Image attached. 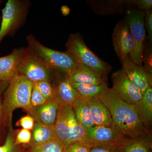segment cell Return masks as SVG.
I'll return each instance as SVG.
<instances>
[{"label":"cell","instance_id":"27","mask_svg":"<svg viewBox=\"0 0 152 152\" xmlns=\"http://www.w3.org/2000/svg\"><path fill=\"white\" fill-rule=\"evenodd\" d=\"M31 140V131L22 129L18 130L15 140L16 145L29 146Z\"/></svg>","mask_w":152,"mask_h":152},{"label":"cell","instance_id":"28","mask_svg":"<svg viewBox=\"0 0 152 152\" xmlns=\"http://www.w3.org/2000/svg\"><path fill=\"white\" fill-rule=\"evenodd\" d=\"M47 102L48 101L44 97L38 89L33 85L31 95V108L28 112L33 109L42 105Z\"/></svg>","mask_w":152,"mask_h":152},{"label":"cell","instance_id":"6","mask_svg":"<svg viewBox=\"0 0 152 152\" xmlns=\"http://www.w3.org/2000/svg\"><path fill=\"white\" fill-rule=\"evenodd\" d=\"M66 52L72 55L78 64L98 71L105 76L109 70L107 64L101 59L88 47L78 33L70 35L66 44Z\"/></svg>","mask_w":152,"mask_h":152},{"label":"cell","instance_id":"10","mask_svg":"<svg viewBox=\"0 0 152 152\" xmlns=\"http://www.w3.org/2000/svg\"><path fill=\"white\" fill-rule=\"evenodd\" d=\"M112 37L114 50L121 61L128 56L132 57L134 45L126 20L117 24Z\"/></svg>","mask_w":152,"mask_h":152},{"label":"cell","instance_id":"4","mask_svg":"<svg viewBox=\"0 0 152 152\" xmlns=\"http://www.w3.org/2000/svg\"><path fill=\"white\" fill-rule=\"evenodd\" d=\"M54 131L56 138L64 146L87 140L86 132L77 121L72 106L60 104Z\"/></svg>","mask_w":152,"mask_h":152},{"label":"cell","instance_id":"22","mask_svg":"<svg viewBox=\"0 0 152 152\" xmlns=\"http://www.w3.org/2000/svg\"><path fill=\"white\" fill-rule=\"evenodd\" d=\"M70 82L80 97L87 101L92 98H99L107 87L106 83L99 86H94Z\"/></svg>","mask_w":152,"mask_h":152},{"label":"cell","instance_id":"26","mask_svg":"<svg viewBox=\"0 0 152 152\" xmlns=\"http://www.w3.org/2000/svg\"><path fill=\"white\" fill-rule=\"evenodd\" d=\"M93 146L92 144L87 140L81 141L66 146L64 152H91Z\"/></svg>","mask_w":152,"mask_h":152},{"label":"cell","instance_id":"36","mask_svg":"<svg viewBox=\"0 0 152 152\" xmlns=\"http://www.w3.org/2000/svg\"><path fill=\"white\" fill-rule=\"evenodd\" d=\"M1 1H0V4H1Z\"/></svg>","mask_w":152,"mask_h":152},{"label":"cell","instance_id":"35","mask_svg":"<svg viewBox=\"0 0 152 152\" xmlns=\"http://www.w3.org/2000/svg\"><path fill=\"white\" fill-rule=\"evenodd\" d=\"M1 17L0 16V23H1Z\"/></svg>","mask_w":152,"mask_h":152},{"label":"cell","instance_id":"32","mask_svg":"<svg viewBox=\"0 0 152 152\" xmlns=\"http://www.w3.org/2000/svg\"><path fill=\"white\" fill-rule=\"evenodd\" d=\"M145 24L150 43L152 42V11L149 10L146 11V17Z\"/></svg>","mask_w":152,"mask_h":152},{"label":"cell","instance_id":"7","mask_svg":"<svg viewBox=\"0 0 152 152\" xmlns=\"http://www.w3.org/2000/svg\"><path fill=\"white\" fill-rule=\"evenodd\" d=\"M126 20L134 45L131 59L136 64L142 66L144 42L145 36L143 14L139 11L129 10L127 12Z\"/></svg>","mask_w":152,"mask_h":152},{"label":"cell","instance_id":"18","mask_svg":"<svg viewBox=\"0 0 152 152\" xmlns=\"http://www.w3.org/2000/svg\"><path fill=\"white\" fill-rule=\"evenodd\" d=\"M146 128L150 126L152 121V88H148L140 99L133 104Z\"/></svg>","mask_w":152,"mask_h":152},{"label":"cell","instance_id":"29","mask_svg":"<svg viewBox=\"0 0 152 152\" xmlns=\"http://www.w3.org/2000/svg\"><path fill=\"white\" fill-rule=\"evenodd\" d=\"M9 83L0 82V145L2 144V137L5 127L7 126L5 121L3 108V102L1 101V94L4 90L6 89Z\"/></svg>","mask_w":152,"mask_h":152},{"label":"cell","instance_id":"12","mask_svg":"<svg viewBox=\"0 0 152 152\" xmlns=\"http://www.w3.org/2000/svg\"><path fill=\"white\" fill-rule=\"evenodd\" d=\"M122 69L130 81L143 94L148 87H152V74L146 70L142 66L133 62L129 56L121 62Z\"/></svg>","mask_w":152,"mask_h":152},{"label":"cell","instance_id":"11","mask_svg":"<svg viewBox=\"0 0 152 152\" xmlns=\"http://www.w3.org/2000/svg\"><path fill=\"white\" fill-rule=\"evenodd\" d=\"M112 80V88L123 100L134 104L140 99L142 96L141 92L132 83L122 69L113 74Z\"/></svg>","mask_w":152,"mask_h":152},{"label":"cell","instance_id":"14","mask_svg":"<svg viewBox=\"0 0 152 152\" xmlns=\"http://www.w3.org/2000/svg\"><path fill=\"white\" fill-rule=\"evenodd\" d=\"M58 78L53 86L56 99L61 104L72 105L74 102L80 97L72 86L68 75L64 73L55 72Z\"/></svg>","mask_w":152,"mask_h":152},{"label":"cell","instance_id":"31","mask_svg":"<svg viewBox=\"0 0 152 152\" xmlns=\"http://www.w3.org/2000/svg\"><path fill=\"white\" fill-rule=\"evenodd\" d=\"M91 152H123V151L121 145H96L92 148Z\"/></svg>","mask_w":152,"mask_h":152},{"label":"cell","instance_id":"25","mask_svg":"<svg viewBox=\"0 0 152 152\" xmlns=\"http://www.w3.org/2000/svg\"><path fill=\"white\" fill-rule=\"evenodd\" d=\"M34 85L48 102L56 99L54 89L50 80L37 82Z\"/></svg>","mask_w":152,"mask_h":152},{"label":"cell","instance_id":"8","mask_svg":"<svg viewBox=\"0 0 152 152\" xmlns=\"http://www.w3.org/2000/svg\"><path fill=\"white\" fill-rule=\"evenodd\" d=\"M52 72L27 47L18 75L24 76L34 84L41 81L50 80Z\"/></svg>","mask_w":152,"mask_h":152},{"label":"cell","instance_id":"33","mask_svg":"<svg viewBox=\"0 0 152 152\" xmlns=\"http://www.w3.org/2000/svg\"><path fill=\"white\" fill-rule=\"evenodd\" d=\"M144 62V69L150 73H152L151 50H146L143 56L142 63Z\"/></svg>","mask_w":152,"mask_h":152},{"label":"cell","instance_id":"16","mask_svg":"<svg viewBox=\"0 0 152 152\" xmlns=\"http://www.w3.org/2000/svg\"><path fill=\"white\" fill-rule=\"evenodd\" d=\"M59 107V103L56 98L42 105L31 110L28 113L32 117L36 122L54 126Z\"/></svg>","mask_w":152,"mask_h":152},{"label":"cell","instance_id":"9","mask_svg":"<svg viewBox=\"0 0 152 152\" xmlns=\"http://www.w3.org/2000/svg\"><path fill=\"white\" fill-rule=\"evenodd\" d=\"M87 140L94 146H121L127 138L113 126H94L87 132Z\"/></svg>","mask_w":152,"mask_h":152},{"label":"cell","instance_id":"21","mask_svg":"<svg viewBox=\"0 0 152 152\" xmlns=\"http://www.w3.org/2000/svg\"><path fill=\"white\" fill-rule=\"evenodd\" d=\"M121 148L123 152H151V133L134 138L126 139Z\"/></svg>","mask_w":152,"mask_h":152},{"label":"cell","instance_id":"3","mask_svg":"<svg viewBox=\"0 0 152 152\" xmlns=\"http://www.w3.org/2000/svg\"><path fill=\"white\" fill-rule=\"evenodd\" d=\"M28 48L52 72L69 74L78 64L75 57L67 52L50 48L41 44L32 34L26 37Z\"/></svg>","mask_w":152,"mask_h":152},{"label":"cell","instance_id":"24","mask_svg":"<svg viewBox=\"0 0 152 152\" xmlns=\"http://www.w3.org/2000/svg\"><path fill=\"white\" fill-rule=\"evenodd\" d=\"M65 146L58 140H53L35 147L28 146L26 152H64Z\"/></svg>","mask_w":152,"mask_h":152},{"label":"cell","instance_id":"30","mask_svg":"<svg viewBox=\"0 0 152 152\" xmlns=\"http://www.w3.org/2000/svg\"><path fill=\"white\" fill-rule=\"evenodd\" d=\"M34 119L30 115H28L21 118L17 122L16 126L22 127L23 129L31 132L34 129Z\"/></svg>","mask_w":152,"mask_h":152},{"label":"cell","instance_id":"17","mask_svg":"<svg viewBox=\"0 0 152 152\" xmlns=\"http://www.w3.org/2000/svg\"><path fill=\"white\" fill-rule=\"evenodd\" d=\"M91 116L96 126H111L113 121L108 109L98 98L88 101Z\"/></svg>","mask_w":152,"mask_h":152},{"label":"cell","instance_id":"13","mask_svg":"<svg viewBox=\"0 0 152 152\" xmlns=\"http://www.w3.org/2000/svg\"><path fill=\"white\" fill-rule=\"evenodd\" d=\"M26 50L27 48L15 49L10 54L0 57V82L9 83L18 75Z\"/></svg>","mask_w":152,"mask_h":152},{"label":"cell","instance_id":"23","mask_svg":"<svg viewBox=\"0 0 152 152\" xmlns=\"http://www.w3.org/2000/svg\"><path fill=\"white\" fill-rule=\"evenodd\" d=\"M13 129H9L5 140L0 145V152H26L28 145H16Z\"/></svg>","mask_w":152,"mask_h":152},{"label":"cell","instance_id":"20","mask_svg":"<svg viewBox=\"0 0 152 152\" xmlns=\"http://www.w3.org/2000/svg\"><path fill=\"white\" fill-rule=\"evenodd\" d=\"M72 107L77 121L87 132L90 128L95 126L88 101L79 98L74 102Z\"/></svg>","mask_w":152,"mask_h":152},{"label":"cell","instance_id":"15","mask_svg":"<svg viewBox=\"0 0 152 152\" xmlns=\"http://www.w3.org/2000/svg\"><path fill=\"white\" fill-rule=\"evenodd\" d=\"M70 81L77 83L99 86L105 83L104 75L92 68L81 64L67 74Z\"/></svg>","mask_w":152,"mask_h":152},{"label":"cell","instance_id":"19","mask_svg":"<svg viewBox=\"0 0 152 152\" xmlns=\"http://www.w3.org/2000/svg\"><path fill=\"white\" fill-rule=\"evenodd\" d=\"M31 132V140L29 146L31 148L40 145L56 139L54 126H48L35 122L34 129Z\"/></svg>","mask_w":152,"mask_h":152},{"label":"cell","instance_id":"5","mask_svg":"<svg viewBox=\"0 0 152 152\" xmlns=\"http://www.w3.org/2000/svg\"><path fill=\"white\" fill-rule=\"evenodd\" d=\"M30 2L9 0L2 10L0 26V44L7 36H12L23 24L26 18Z\"/></svg>","mask_w":152,"mask_h":152},{"label":"cell","instance_id":"1","mask_svg":"<svg viewBox=\"0 0 152 152\" xmlns=\"http://www.w3.org/2000/svg\"><path fill=\"white\" fill-rule=\"evenodd\" d=\"M99 99L110 113L113 126L127 138H134L151 133L133 105L123 100L112 88L107 87Z\"/></svg>","mask_w":152,"mask_h":152},{"label":"cell","instance_id":"34","mask_svg":"<svg viewBox=\"0 0 152 152\" xmlns=\"http://www.w3.org/2000/svg\"><path fill=\"white\" fill-rule=\"evenodd\" d=\"M132 3L141 10L147 11L152 8V0H136L133 1Z\"/></svg>","mask_w":152,"mask_h":152},{"label":"cell","instance_id":"2","mask_svg":"<svg viewBox=\"0 0 152 152\" xmlns=\"http://www.w3.org/2000/svg\"><path fill=\"white\" fill-rule=\"evenodd\" d=\"M33 85L24 76L19 75L9 82L3 101L5 121L9 129H12V117L15 110L22 108L27 112L29 111Z\"/></svg>","mask_w":152,"mask_h":152}]
</instances>
